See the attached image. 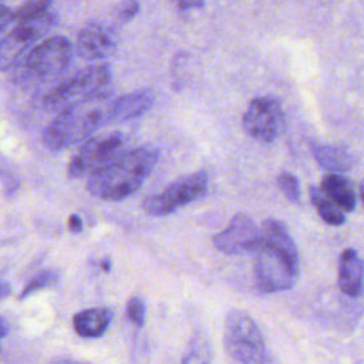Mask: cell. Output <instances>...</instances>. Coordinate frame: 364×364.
Here are the masks:
<instances>
[{"mask_svg": "<svg viewBox=\"0 0 364 364\" xmlns=\"http://www.w3.org/2000/svg\"><path fill=\"white\" fill-rule=\"evenodd\" d=\"M255 250V286L259 293H277L293 287L299 274V253L287 228L277 219L262 225Z\"/></svg>", "mask_w": 364, "mask_h": 364, "instance_id": "cell-1", "label": "cell"}, {"mask_svg": "<svg viewBox=\"0 0 364 364\" xmlns=\"http://www.w3.org/2000/svg\"><path fill=\"white\" fill-rule=\"evenodd\" d=\"M159 158L154 146H138L119 152L87 179V191L102 200L118 202L136 192Z\"/></svg>", "mask_w": 364, "mask_h": 364, "instance_id": "cell-2", "label": "cell"}, {"mask_svg": "<svg viewBox=\"0 0 364 364\" xmlns=\"http://www.w3.org/2000/svg\"><path fill=\"white\" fill-rule=\"evenodd\" d=\"M109 104L91 100L60 109L43 132V144L50 151H63L88 139L108 119Z\"/></svg>", "mask_w": 364, "mask_h": 364, "instance_id": "cell-3", "label": "cell"}, {"mask_svg": "<svg viewBox=\"0 0 364 364\" xmlns=\"http://www.w3.org/2000/svg\"><path fill=\"white\" fill-rule=\"evenodd\" d=\"M71 60V43L63 36H55L24 51L11 70L20 82L43 85L60 78L70 67Z\"/></svg>", "mask_w": 364, "mask_h": 364, "instance_id": "cell-4", "label": "cell"}, {"mask_svg": "<svg viewBox=\"0 0 364 364\" xmlns=\"http://www.w3.org/2000/svg\"><path fill=\"white\" fill-rule=\"evenodd\" d=\"M112 90V74L107 64L90 65L55 85L43 100L47 109H63L67 105L107 100Z\"/></svg>", "mask_w": 364, "mask_h": 364, "instance_id": "cell-5", "label": "cell"}, {"mask_svg": "<svg viewBox=\"0 0 364 364\" xmlns=\"http://www.w3.org/2000/svg\"><path fill=\"white\" fill-rule=\"evenodd\" d=\"M223 348L236 363L263 364L272 361L259 326L247 311L240 309H232L226 314Z\"/></svg>", "mask_w": 364, "mask_h": 364, "instance_id": "cell-6", "label": "cell"}, {"mask_svg": "<svg viewBox=\"0 0 364 364\" xmlns=\"http://www.w3.org/2000/svg\"><path fill=\"white\" fill-rule=\"evenodd\" d=\"M208 183L205 171L183 175L166 185L161 192L145 198L142 209L152 216L173 213L179 208L200 199L208 192Z\"/></svg>", "mask_w": 364, "mask_h": 364, "instance_id": "cell-7", "label": "cell"}, {"mask_svg": "<svg viewBox=\"0 0 364 364\" xmlns=\"http://www.w3.org/2000/svg\"><path fill=\"white\" fill-rule=\"evenodd\" d=\"M124 144L121 132H111L104 136H90L73 155L67 165V176L78 179L90 176L119 154Z\"/></svg>", "mask_w": 364, "mask_h": 364, "instance_id": "cell-8", "label": "cell"}, {"mask_svg": "<svg viewBox=\"0 0 364 364\" xmlns=\"http://www.w3.org/2000/svg\"><path fill=\"white\" fill-rule=\"evenodd\" d=\"M282 121V102L273 95H260L250 100L242 118L245 132L263 144H270L276 139Z\"/></svg>", "mask_w": 364, "mask_h": 364, "instance_id": "cell-9", "label": "cell"}, {"mask_svg": "<svg viewBox=\"0 0 364 364\" xmlns=\"http://www.w3.org/2000/svg\"><path fill=\"white\" fill-rule=\"evenodd\" d=\"M55 14L47 11L40 16L20 20V23L1 40V68H11L27 51V47L41 38L54 24Z\"/></svg>", "mask_w": 364, "mask_h": 364, "instance_id": "cell-10", "label": "cell"}, {"mask_svg": "<svg viewBox=\"0 0 364 364\" xmlns=\"http://www.w3.org/2000/svg\"><path fill=\"white\" fill-rule=\"evenodd\" d=\"M262 236V229L246 213H236L230 223L212 239L213 246L225 255L255 252Z\"/></svg>", "mask_w": 364, "mask_h": 364, "instance_id": "cell-11", "label": "cell"}, {"mask_svg": "<svg viewBox=\"0 0 364 364\" xmlns=\"http://www.w3.org/2000/svg\"><path fill=\"white\" fill-rule=\"evenodd\" d=\"M117 47L112 28L101 23L87 24L77 37L75 53L84 60H102L111 55Z\"/></svg>", "mask_w": 364, "mask_h": 364, "instance_id": "cell-12", "label": "cell"}, {"mask_svg": "<svg viewBox=\"0 0 364 364\" xmlns=\"http://www.w3.org/2000/svg\"><path fill=\"white\" fill-rule=\"evenodd\" d=\"M155 95L151 90H138L121 95L109 104L108 122H122L141 117L154 105Z\"/></svg>", "mask_w": 364, "mask_h": 364, "instance_id": "cell-13", "label": "cell"}, {"mask_svg": "<svg viewBox=\"0 0 364 364\" xmlns=\"http://www.w3.org/2000/svg\"><path fill=\"white\" fill-rule=\"evenodd\" d=\"M364 284V263L354 249H346L338 262V287L340 290L355 297Z\"/></svg>", "mask_w": 364, "mask_h": 364, "instance_id": "cell-14", "label": "cell"}, {"mask_svg": "<svg viewBox=\"0 0 364 364\" xmlns=\"http://www.w3.org/2000/svg\"><path fill=\"white\" fill-rule=\"evenodd\" d=\"M112 311L107 307H92L85 309L74 314L73 328L84 338L101 337L112 321Z\"/></svg>", "mask_w": 364, "mask_h": 364, "instance_id": "cell-15", "label": "cell"}, {"mask_svg": "<svg viewBox=\"0 0 364 364\" xmlns=\"http://www.w3.org/2000/svg\"><path fill=\"white\" fill-rule=\"evenodd\" d=\"M323 192L343 210H353L355 208V193L348 181L337 173H328L321 181Z\"/></svg>", "mask_w": 364, "mask_h": 364, "instance_id": "cell-16", "label": "cell"}, {"mask_svg": "<svg viewBox=\"0 0 364 364\" xmlns=\"http://www.w3.org/2000/svg\"><path fill=\"white\" fill-rule=\"evenodd\" d=\"M313 155L321 168L333 172H346L354 165L351 154L336 145H314Z\"/></svg>", "mask_w": 364, "mask_h": 364, "instance_id": "cell-17", "label": "cell"}, {"mask_svg": "<svg viewBox=\"0 0 364 364\" xmlns=\"http://www.w3.org/2000/svg\"><path fill=\"white\" fill-rule=\"evenodd\" d=\"M310 199L316 206L320 218L331 226H338L346 222V216L341 212V208L336 205L324 192L316 186H310Z\"/></svg>", "mask_w": 364, "mask_h": 364, "instance_id": "cell-18", "label": "cell"}, {"mask_svg": "<svg viewBox=\"0 0 364 364\" xmlns=\"http://www.w3.org/2000/svg\"><path fill=\"white\" fill-rule=\"evenodd\" d=\"M58 282V273L57 270H53V269H48V270H44L41 272L40 274L34 276L27 284L26 287L21 290L20 293V300L23 299H27L28 296H31L33 293L41 290V289H47V287H51L53 284H55Z\"/></svg>", "mask_w": 364, "mask_h": 364, "instance_id": "cell-19", "label": "cell"}, {"mask_svg": "<svg viewBox=\"0 0 364 364\" xmlns=\"http://www.w3.org/2000/svg\"><path fill=\"white\" fill-rule=\"evenodd\" d=\"M210 350H209V344L208 341L200 337L196 336L191 344L189 348L186 350L185 357L182 358L183 363H195V361H210Z\"/></svg>", "mask_w": 364, "mask_h": 364, "instance_id": "cell-20", "label": "cell"}, {"mask_svg": "<svg viewBox=\"0 0 364 364\" xmlns=\"http://www.w3.org/2000/svg\"><path fill=\"white\" fill-rule=\"evenodd\" d=\"M277 185L289 200H291L294 203L300 200V183H299V179L293 173H290L287 171L280 172L277 176Z\"/></svg>", "mask_w": 364, "mask_h": 364, "instance_id": "cell-21", "label": "cell"}, {"mask_svg": "<svg viewBox=\"0 0 364 364\" xmlns=\"http://www.w3.org/2000/svg\"><path fill=\"white\" fill-rule=\"evenodd\" d=\"M53 0H26V3L14 11V17L17 20L40 16L48 11Z\"/></svg>", "mask_w": 364, "mask_h": 364, "instance_id": "cell-22", "label": "cell"}, {"mask_svg": "<svg viewBox=\"0 0 364 364\" xmlns=\"http://www.w3.org/2000/svg\"><path fill=\"white\" fill-rule=\"evenodd\" d=\"M127 316L136 327H142L145 324V303L139 296H132L128 300Z\"/></svg>", "mask_w": 364, "mask_h": 364, "instance_id": "cell-23", "label": "cell"}, {"mask_svg": "<svg viewBox=\"0 0 364 364\" xmlns=\"http://www.w3.org/2000/svg\"><path fill=\"white\" fill-rule=\"evenodd\" d=\"M139 11V3L136 0H122L115 9V18L119 23H128Z\"/></svg>", "mask_w": 364, "mask_h": 364, "instance_id": "cell-24", "label": "cell"}, {"mask_svg": "<svg viewBox=\"0 0 364 364\" xmlns=\"http://www.w3.org/2000/svg\"><path fill=\"white\" fill-rule=\"evenodd\" d=\"M1 181H3V192H4L6 196L13 195L18 189V185H20L18 178L13 172H10L4 168H3V172H1Z\"/></svg>", "mask_w": 364, "mask_h": 364, "instance_id": "cell-25", "label": "cell"}, {"mask_svg": "<svg viewBox=\"0 0 364 364\" xmlns=\"http://www.w3.org/2000/svg\"><path fill=\"white\" fill-rule=\"evenodd\" d=\"M14 11H11L7 6H1V14H0V30L4 31L6 27L14 20Z\"/></svg>", "mask_w": 364, "mask_h": 364, "instance_id": "cell-26", "label": "cell"}, {"mask_svg": "<svg viewBox=\"0 0 364 364\" xmlns=\"http://www.w3.org/2000/svg\"><path fill=\"white\" fill-rule=\"evenodd\" d=\"M68 228L73 233H78L82 230V220L78 215L73 213L70 218H68Z\"/></svg>", "mask_w": 364, "mask_h": 364, "instance_id": "cell-27", "label": "cell"}, {"mask_svg": "<svg viewBox=\"0 0 364 364\" xmlns=\"http://www.w3.org/2000/svg\"><path fill=\"white\" fill-rule=\"evenodd\" d=\"M182 9H196L203 4L205 0H175Z\"/></svg>", "mask_w": 364, "mask_h": 364, "instance_id": "cell-28", "label": "cell"}, {"mask_svg": "<svg viewBox=\"0 0 364 364\" xmlns=\"http://www.w3.org/2000/svg\"><path fill=\"white\" fill-rule=\"evenodd\" d=\"M9 293H10V286H9V283L6 280H3L1 282V297L6 299L9 296Z\"/></svg>", "mask_w": 364, "mask_h": 364, "instance_id": "cell-29", "label": "cell"}, {"mask_svg": "<svg viewBox=\"0 0 364 364\" xmlns=\"http://www.w3.org/2000/svg\"><path fill=\"white\" fill-rule=\"evenodd\" d=\"M101 267H102L105 272H109V270H111V260H109V257H104V259H102Z\"/></svg>", "mask_w": 364, "mask_h": 364, "instance_id": "cell-30", "label": "cell"}, {"mask_svg": "<svg viewBox=\"0 0 364 364\" xmlns=\"http://www.w3.org/2000/svg\"><path fill=\"white\" fill-rule=\"evenodd\" d=\"M7 321L4 317H1V338H4L7 336Z\"/></svg>", "mask_w": 364, "mask_h": 364, "instance_id": "cell-31", "label": "cell"}, {"mask_svg": "<svg viewBox=\"0 0 364 364\" xmlns=\"http://www.w3.org/2000/svg\"><path fill=\"white\" fill-rule=\"evenodd\" d=\"M361 199H363V202H364V188L361 189Z\"/></svg>", "mask_w": 364, "mask_h": 364, "instance_id": "cell-32", "label": "cell"}]
</instances>
